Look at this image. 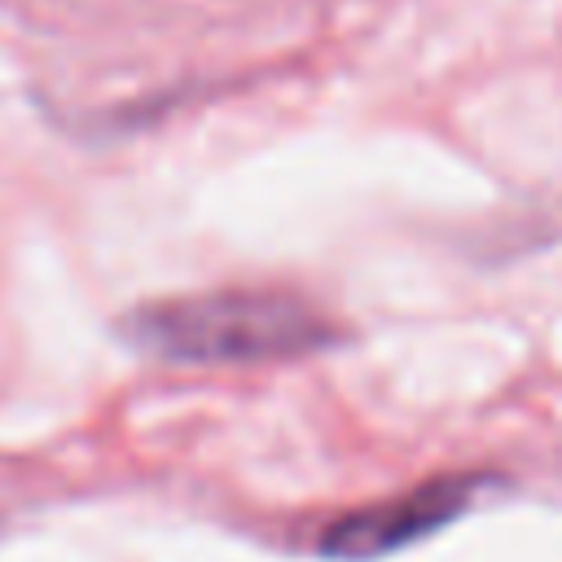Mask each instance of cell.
<instances>
[{"instance_id":"obj_2","label":"cell","mask_w":562,"mask_h":562,"mask_svg":"<svg viewBox=\"0 0 562 562\" xmlns=\"http://www.w3.org/2000/svg\"><path fill=\"white\" fill-rule=\"evenodd\" d=\"M474 492H479V479L457 474V479H430L391 501L351 509L321 531V553L338 558V562H369V558L408 549L413 540H426L439 527H448L452 518H461L465 505L474 501Z\"/></svg>"},{"instance_id":"obj_1","label":"cell","mask_w":562,"mask_h":562,"mask_svg":"<svg viewBox=\"0 0 562 562\" xmlns=\"http://www.w3.org/2000/svg\"><path fill=\"white\" fill-rule=\"evenodd\" d=\"M119 334L176 364H255L307 356L334 338V325L290 294L215 290L145 303L119 321Z\"/></svg>"}]
</instances>
